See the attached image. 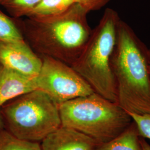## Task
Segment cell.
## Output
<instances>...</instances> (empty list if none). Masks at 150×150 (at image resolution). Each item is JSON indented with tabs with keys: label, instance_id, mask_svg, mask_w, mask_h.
Returning a JSON list of instances; mask_svg holds the SVG:
<instances>
[{
	"label": "cell",
	"instance_id": "6da1fadb",
	"mask_svg": "<svg viewBox=\"0 0 150 150\" xmlns=\"http://www.w3.org/2000/svg\"><path fill=\"white\" fill-rule=\"evenodd\" d=\"M89 12L75 4L64 12L44 17H27L17 25L25 41L39 56L72 66L91 36Z\"/></svg>",
	"mask_w": 150,
	"mask_h": 150
},
{
	"label": "cell",
	"instance_id": "5b68a950",
	"mask_svg": "<svg viewBox=\"0 0 150 150\" xmlns=\"http://www.w3.org/2000/svg\"><path fill=\"white\" fill-rule=\"evenodd\" d=\"M0 108L8 131L20 139L39 142L62 126L59 105L40 90L17 97Z\"/></svg>",
	"mask_w": 150,
	"mask_h": 150
},
{
	"label": "cell",
	"instance_id": "5bb4252c",
	"mask_svg": "<svg viewBox=\"0 0 150 150\" xmlns=\"http://www.w3.org/2000/svg\"><path fill=\"white\" fill-rule=\"evenodd\" d=\"M16 19L7 16L0 10V40L22 41L25 40Z\"/></svg>",
	"mask_w": 150,
	"mask_h": 150
},
{
	"label": "cell",
	"instance_id": "8fae6325",
	"mask_svg": "<svg viewBox=\"0 0 150 150\" xmlns=\"http://www.w3.org/2000/svg\"><path fill=\"white\" fill-rule=\"evenodd\" d=\"M75 4L74 0H41L26 17H44L59 15Z\"/></svg>",
	"mask_w": 150,
	"mask_h": 150
},
{
	"label": "cell",
	"instance_id": "8992f818",
	"mask_svg": "<svg viewBox=\"0 0 150 150\" xmlns=\"http://www.w3.org/2000/svg\"><path fill=\"white\" fill-rule=\"evenodd\" d=\"M40 56L42 64L36 77L37 90L45 92L59 105L95 92L70 65L48 56Z\"/></svg>",
	"mask_w": 150,
	"mask_h": 150
},
{
	"label": "cell",
	"instance_id": "d6986e66",
	"mask_svg": "<svg viewBox=\"0 0 150 150\" xmlns=\"http://www.w3.org/2000/svg\"><path fill=\"white\" fill-rule=\"evenodd\" d=\"M148 54H149V71L150 73V48H149Z\"/></svg>",
	"mask_w": 150,
	"mask_h": 150
},
{
	"label": "cell",
	"instance_id": "30bf717a",
	"mask_svg": "<svg viewBox=\"0 0 150 150\" xmlns=\"http://www.w3.org/2000/svg\"><path fill=\"white\" fill-rule=\"evenodd\" d=\"M136 124L132 122L112 139L97 145L95 150H142Z\"/></svg>",
	"mask_w": 150,
	"mask_h": 150
},
{
	"label": "cell",
	"instance_id": "4fadbf2b",
	"mask_svg": "<svg viewBox=\"0 0 150 150\" xmlns=\"http://www.w3.org/2000/svg\"><path fill=\"white\" fill-rule=\"evenodd\" d=\"M41 0H0L2 6L11 17L18 19L27 17Z\"/></svg>",
	"mask_w": 150,
	"mask_h": 150
},
{
	"label": "cell",
	"instance_id": "277c9868",
	"mask_svg": "<svg viewBox=\"0 0 150 150\" xmlns=\"http://www.w3.org/2000/svg\"><path fill=\"white\" fill-rule=\"evenodd\" d=\"M62 126L74 129L98 144L117 137L132 122L117 102L95 92L59 105Z\"/></svg>",
	"mask_w": 150,
	"mask_h": 150
},
{
	"label": "cell",
	"instance_id": "e0dca14e",
	"mask_svg": "<svg viewBox=\"0 0 150 150\" xmlns=\"http://www.w3.org/2000/svg\"><path fill=\"white\" fill-rule=\"evenodd\" d=\"M140 144L142 150H150V145L143 137H140Z\"/></svg>",
	"mask_w": 150,
	"mask_h": 150
},
{
	"label": "cell",
	"instance_id": "7a4b0ae2",
	"mask_svg": "<svg viewBox=\"0 0 150 150\" xmlns=\"http://www.w3.org/2000/svg\"><path fill=\"white\" fill-rule=\"evenodd\" d=\"M149 48L129 24L120 20L111 68L117 87V103L127 113L150 114Z\"/></svg>",
	"mask_w": 150,
	"mask_h": 150
},
{
	"label": "cell",
	"instance_id": "3957f363",
	"mask_svg": "<svg viewBox=\"0 0 150 150\" xmlns=\"http://www.w3.org/2000/svg\"><path fill=\"white\" fill-rule=\"evenodd\" d=\"M121 20L117 11L107 8L80 56L71 66L95 93L115 102L117 87L110 63Z\"/></svg>",
	"mask_w": 150,
	"mask_h": 150
},
{
	"label": "cell",
	"instance_id": "52a82bcc",
	"mask_svg": "<svg viewBox=\"0 0 150 150\" xmlns=\"http://www.w3.org/2000/svg\"><path fill=\"white\" fill-rule=\"evenodd\" d=\"M0 64L36 78L40 72L42 60L25 40L15 42L0 40Z\"/></svg>",
	"mask_w": 150,
	"mask_h": 150
},
{
	"label": "cell",
	"instance_id": "ac0fdd59",
	"mask_svg": "<svg viewBox=\"0 0 150 150\" xmlns=\"http://www.w3.org/2000/svg\"><path fill=\"white\" fill-rule=\"evenodd\" d=\"M4 120L2 113L1 111V108H0V129H2V127L4 125Z\"/></svg>",
	"mask_w": 150,
	"mask_h": 150
},
{
	"label": "cell",
	"instance_id": "7c38bea8",
	"mask_svg": "<svg viewBox=\"0 0 150 150\" xmlns=\"http://www.w3.org/2000/svg\"><path fill=\"white\" fill-rule=\"evenodd\" d=\"M0 150H41L38 142L20 139L9 131L0 129Z\"/></svg>",
	"mask_w": 150,
	"mask_h": 150
},
{
	"label": "cell",
	"instance_id": "2e32d148",
	"mask_svg": "<svg viewBox=\"0 0 150 150\" xmlns=\"http://www.w3.org/2000/svg\"><path fill=\"white\" fill-rule=\"evenodd\" d=\"M111 0H74L88 12L98 11L107 5Z\"/></svg>",
	"mask_w": 150,
	"mask_h": 150
},
{
	"label": "cell",
	"instance_id": "9a60e30c",
	"mask_svg": "<svg viewBox=\"0 0 150 150\" xmlns=\"http://www.w3.org/2000/svg\"><path fill=\"white\" fill-rule=\"evenodd\" d=\"M129 114L136 124L140 137L150 139V114Z\"/></svg>",
	"mask_w": 150,
	"mask_h": 150
},
{
	"label": "cell",
	"instance_id": "9c48e42d",
	"mask_svg": "<svg viewBox=\"0 0 150 150\" xmlns=\"http://www.w3.org/2000/svg\"><path fill=\"white\" fill-rule=\"evenodd\" d=\"M35 90L36 78L0 64V107L17 97Z\"/></svg>",
	"mask_w": 150,
	"mask_h": 150
},
{
	"label": "cell",
	"instance_id": "ba28073f",
	"mask_svg": "<svg viewBox=\"0 0 150 150\" xmlns=\"http://www.w3.org/2000/svg\"><path fill=\"white\" fill-rule=\"evenodd\" d=\"M98 144L88 136L61 126L41 141V150H95Z\"/></svg>",
	"mask_w": 150,
	"mask_h": 150
}]
</instances>
